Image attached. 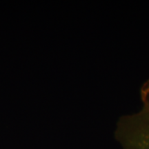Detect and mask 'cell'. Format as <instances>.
I'll use <instances>...</instances> for the list:
<instances>
[{
	"mask_svg": "<svg viewBox=\"0 0 149 149\" xmlns=\"http://www.w3.org/2000/svg\"><path fill=\"white\" fill-rule=\"evenodd\" d=\"M141 101L138 111L117 122L115 136L121 149H149V79L141 87Z\"/></svg>",
	"mask_w": 149,
	"mask_h": 149,
	"instance_id": "6da1fadb",
	"label": "cell"
}]
</instances>
